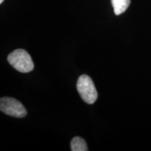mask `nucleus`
I'll return each instance as SVG.
<instances>
[{
  "instance_id": "nucleus-1",
  "label": "nucleus",
  "mask_w": 151,
  "mask_h": 151,
  "mask_svg": "<svg viewBox=\"0 0 151 151\" xmlns=\"http://www.w3.org/2000/svg\"><path fill=\"white\" fill-rule=\"evenodd\" d=\"M8 62L15 69L22 73L29 72L35 67L31 56L23 49H17L11 52L8 56Z\"/></svg>"
},
{
  "instance_id": "nucleus-2",
  "label": "nucleus",
  "mask_w": 151,
  "mask_h": 151,
  "mask_svg": "<svg viewBox=\"0 0 151 151\" xmlns=\"http://www.w3.org/2000/svg\"><path fill=\"white\" fill-rule=\"evenodd\" d=\"M77 90L85 102L92 104L95 102L98 93L91 78L88 75H81L77 81Z\"/></svg>"
},
{
  "instance_id": "nucleus-3",
  "label": "nucleus",
  "mask_w": 151,
  "mask_h": 151,
  "mask_svg": "<svg viewBox=\"0 0 151 151\" xmlns=\"http://www.w3.org/2000/svg\"><path fill=\"white\" fill-rule=\"evenodd\" d=\"M0 110L5 114L15 118H24L27 114L24 106L18 100L11 97L1 98Z\"/></svg>"
},
{
  "instance_id": "nucleus-4",
  "label": "nucleus",
  "mask_w": 151,
  "mask_h": 151,
  "mask_svg": "<svg viewBox=\"0 0 151 151\" xmlns=\"http://www.w3.org/2000/svg\"><path fill=\"white\" fill-rule=\"evenodd\" d=\"M130 1L131 0H111L115 14L118 16L124 13L129 7Z\"/></svg>"
},
{
  "instance_id": "nucleus-5",
  "label": "nucleus",
  "mask_w": 151,
  "mask_h": 151,
  "mask_svg": "<svg viewBox=\"0 0 151 151\" xmlns=\"http://www.w3.org/2000/svg\"><path fill=\"white\" fill-rule=\"evenodd\" d=\"M71 150L72 151H88V148L83 139L76 137L71 141Z\"/></svg>"
},
{
  "instance_id": "nucleus-6",
  "label": "nucleus",
  "mask_w": 151,
  "mask_h": 151,
  "mask_svg": "<svg viewBox=\"0 0 151 151\" xmlns=\"http://www.w3.org/2000/svg\"><path fill=\"white\" fill-rule=\"evenodd\" d=\"M4 1V0H0V4H2Z\"/></svg>"
}]
</instances>
